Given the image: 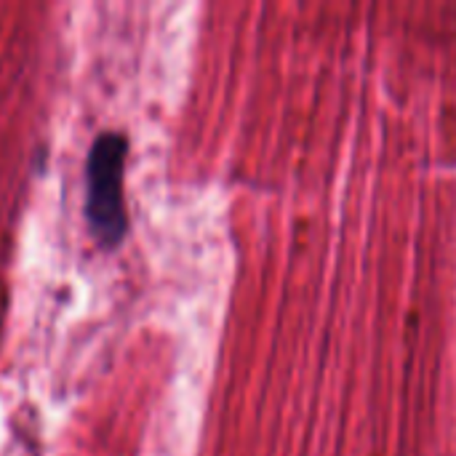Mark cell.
Listing matches in <instances>:
<instances>
[{
  "label": "cell",
  "instance_id": "1",
  "mask_svg": "<svg viewBox=\"0 0 456 456\" xmlns=\"http://www.w3.org/2000/svg\"><path fill=\"white\" fill-rule=\"evenodd\" d=\"M126 136L107 131L102 134L86 160V219L94 238L112 248L123 240L128 230L126 203H123V163H126Z\"/></svg>",
  "mask_w": 456,
  "mask_h": 456
}]
</instances>
